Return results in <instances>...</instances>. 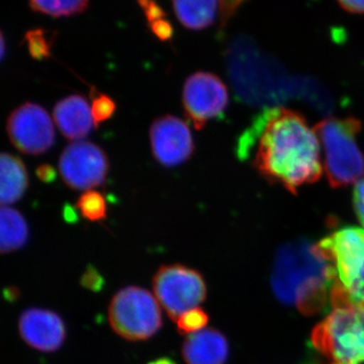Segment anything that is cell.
Instances as JSON below:
<instances>
[{"label": "cell", "instance_id": "1", "mask_svg": "<svg viewBox=\"0 0 364 364\" xmlns=\"http://www.w3.org/2000/svg\"><path fill=\"white\" fill-rule=\"evenodd\" d=\"M317 134L305 117L293 109H264L243 132L237 143V157L252 158L254 168L270 183L296 195L323 173Z\"/></svg>", "mask_w": 364, "mask_h": 364}, {"label": "cell", "instance_id": "2", "mask_svg": "<svg viewBox=\"0 0 364 364\" xmlns=\"http://www.w3.org/2000/svg\"><path fill=\"white\" fill-rule=\"evenodd\" d=\"M336 270L318 243L298 240L277 250L270 284L279 301L306 316L325 312L331 306Z\"/></svg>", "mask_w": 364, "mask_h": 364}, {"label": "cell", "instance_id": "3", "mask_svg": "<svg viewBox=\"0 0 364 364\" xmlns=\"http://www.w3.org/2000/svg\"><path fill=\"white\" fill-rule=\"evenodd\" d=\"M228 71L238 98L248 105L277 104L296 95V80L286 76L250 46L237 41L227 53Z\"/></svg>", "mask_w": 364, "mask_h": 364}, {"label": "cell", "instance_id": "4", "mask_svg": "<svg viewBox=\"0 0 364 364\" xmlns=\"http://www.w3.org/2000/svg\"><path fill=\"white\" fill-rule=\"evenodd\" d=\"M363 124L356 117H327L314 131L323 144L325 173L333 188H342L364 177V151L358 144Z\"/></svg>", "mask_w": 364, "mask_h": 364}, {"label": "cell", "instance_id": "5", "mask_svg": "<svg viewBox=\"0 0 364 364\" xmlns=\"http://www.w3.org/2000/svg\"><path fill=\"white\" fill-rule=\"evenodd\" d=\"M311 343L323 364H364V305L333 309L314 328Z\"/></svg>", "mask_w": 364, "mask_h": 364}, {"label": "cell", "instance_id": "6", "mask_svg": "<svg viewBox=\"0 0 364 364\" xmlns=\"http://www.w3.org/2000/svg\"><path fill=\"white\" fill-rule=\"evenodd\" d=\"M109 320L114 331L128 341L148 340L162 327L159 301L147 289L134 286L114 294Z\"/></svg>", "mask_w": 364, "mask_h": 364}, {"label": "cell", "instance_id": "7", "mask_svg": "<svg viewBox=\"0 0 364 364\" xmlns=\"http://www.w3.org/2000/svg\"><path fill=\"white\" fill-rule=\"evenodd\" d=\"M318 245L332 260L339 284L352 303L364 305V230L340 228Z\"/></svg>", "mask_w": 364, "mask_h": 364}, {"label": "cell", "instance_id": "8", "mask_svg": "<svg viewBox=\"0 0 364 364\" xmlns=\"http://www.w3.org/2000/svg\"><path fill=\"white\" fill-rule=\"evenodd\" d=\"M155 296L172 320L198 308L207 298V286L200 272L181 264L163 265L153 277Z\"/></svg>", "mask_w": 364, "mask_h": 364}, {"label": "cell", "instance_id": "9", "mask_svg": "<svg viewBox=\"0 0 364 364\" xmlns=\"http://www.w3.org/2000/svg\"><path fill=\"white\" fill-rule=\"evenodd\" d=\"M182 105L196 130H203L210 119L224 116L229 105L227 86L214 73L196 72L184 82Z\"/></svg>", "mask_w": 364, "mask_h": 364}, {"label": "cell", "instance_id": "10", "mask_svg": "<svg viewBox=\"0 0 364 364\" xmlns=\"http://www.w3.org/2000/svg\"><path fill=\"white\" fill-rule=\"evenodd\" d=\"M109 161L100 146L88 141L72 142L59 158V172L68 188L90 191L107 179Z\"/></svg>", "mask_w": 364, "mask_h": 364}, {"label": "cell", "instance_id": "11", "mask_svg": "<svg viewBox=\"0 0 364 364\" xmlns=\"http://www.w3.org/2000/svg\"><path fill=\"white\" fill-rule=\"evenodd\" d=\"M6 131L14 147L23 154L39 156L54 146L51 117L44 107L33 102H26L11 112Z\"/></svg>", "mask_w": 364, "mask_h": 364}, {"label": "cell", "instance_id": "12", "mask_svg": "<svg viewBox=\"0 0 364 364\" xmlns=\"http://www.w3.org/2000/svg\"><path fill=\"white\" fill-rule=\"evenodd\" d=\"M149 136L153 156L163 166H178L195 153L188 124L171 114L155 119L151 124Z\"/></svg>", "mask_w": 364, "mask_h": 364}, {"label": "cell", "instance_id": "13", "mask_svg": "<svg viewBox=\"0 0 364 364\" xmlns=\"http://www.w3.org/2000/svg\"><path fill=\"white\" fill-rule=\"evenodd\" d=\"M18 331L26 344L42 352L58 350L66 338L63 320L45 309H28L21 314Z\"/></svg>", "mask_w": 364, "mask_h": 364}, {"label": "cell", "instance_id": "14", "mask_svg": "<svg viewBox=\"0 0 364 364\" xmlns=\"http://www.w3.org/2000/svg\"><path fill=\"white\" fill-rule=\"evenodd\" d=\"M53 117L62 135L72 142L82 141L95 127L91 107L80 95L59 100L53 109Z\"/></svg>", "mask_w": 364, "mask_h": 364}, {"label": "cell", "instance_id": "15", "mask_svg": "<svg viewBox=\"0 0 364 364\" xmlns=\"http://www.w3.org/2000/svg\"><path fill=\"white\" fill-rule=\"evenodd\" d=\"M181 352L186 364H225L229 344L218 330H202L186 337Z\"/></svg>", "mask_w": 364, "mask_h": 364}, {"label": "cell", "instance_id": "16", "mask_svg": "<svg viewBox=\"0 0 364 364\" xmlns=\"http://www.w3.org/2000/svg\"><path fill=\"white\" fill-rule=\"evenodd\" d=\"M28 186V173L21 158L9 153L0 156V202L9 205L20 200Z\"/></svg>", "mask_w": 364, "mask_h": 364}, {"label": "cell", "instance_id": "17", "mask_svg": "<svg viewBox=\"0 0 364 364\" xmlns=\"http://www.w3.org/2000/svg\"><path fill=\"white\" fill-rule=\"evenodd\" d=\"M173 7L182 26L200 31L215 23L220 14V0H173Z\"/></svg>", "mask_w": 364, "mask_h": 364}, {"label": "cell", "instance_id": "18", "mask_svg": "<svg viewBox=\"0 0 364 364\" xmlns=\"http://www.w3.org/2000/svg\"><path fill=\"white\" fill-rule=\"evenodd\" d=\"M0 249L7 254L20 250L28 240V225L18 210L2 205L0 210Z\"/></svg>", "mask_w": 364, "mask_h": 364}, {"label": "cell", "instance_id": "19", "mask_svg": "<svg viewBox=\"0 0 364 364\" xmlns=\"http://www.w3.org/2000/svg\"><path fill=\"white\" fill-rule=\"evenodd\" d=\"M33 11L61 18L81 14L87 9L88 0H28Z\"/></svg>", "mask_w": 364, "mask_h": 364}, {"label": "cell", "instance_id": "20", "mask_svg": "<svg viewBox=\"0 0 364 364\" xmlns=\"http://www.w3.org/2000/svg\"><path fill=\"white\" fill-rule=\"evenodd\" d=\"M76 208L81 215L90 222H100L107 215V205L104 195L100 191H85L79 196Z\"/></svg>", "mask_w": 364, "mask_h": 364}, {"label": "cell", "instance_id": "21", "mask_svg": "<svg viewBox=\"0 0 364 364\" xmlns=\"http://www.w3.org/2000/svg\"><path fill=\"white\" fill-rule=\"evenodd\" d=\"M91 112H92L93 122L95 128H98L102 123L111 119L117 111V104L109 95L98 91L91 90Z\"/></svg>", "mask_w": 364, "mask_h": 364}, {"label": "cell", "instance_id": "22", "mask_svg": "<svg viewBox=\"0 0 364 364\" xmlns=\"http://www.w3.org/2000/svg\"><path fill=\"white\" fill-rule=\"evenodd\" d=\"M26 42L28 45V53L36 60H44L51 56L52 41L44 30L28 31L26 33Z\"/></svg>", "mask_w": 364, "mask_h": 364}, {"label": "cell", "instance_id": "23", "mask_svg": "<svg viewBox=\"0 0 364 364\" xmlns=\"http://www.w3.org/2000/svg\"><path fill=\"white\" fill-rule=\"evenodd\" d=\"M208 314L200 308L193 309L179 317L176 321L177 329L181 334H193L202 331L208 325Z\"/></svg>", "mask_w": 364, "mask_h": 364}, {"label": "cell", "instance_id": "24", "mask_svg": "<svg viewBox=\"0 0 364 364\" xmlns=\"http://www.w3.org/2000/svg\"><path fill=\"white\" fill-rule=\"evenodd\" d=\"M138 2L140 6L142 7L148 23H152L154 21L166 18V14L155 0H138Z\"/></svg>", "mask_w": 364, "mask_h": 364}, {"label": "cell", "instance_id": "25", "mask_svg": "<svg viewBox=\"0 0 364 364\" xmlns=\"http://www.w3.org/2000/svg\"><path fill=\"white\" fill-rule=\"evenodd\" d=\"M149 26L152 33L162 42H167L173 37V26L166 18L149 23Z\"/></svg>", "mask_w": 364, "mask_h": 364}, {"label": "cell", "instance_id": "26", "mask_svg": "<svg viewBox=\"0 0 364 364\" xmlns=\"http://www.w3.org/2000/svg\"><path fill=\"white\" fill-rule=\"evenodd\" d=\"M352 202H353L356 217L364 227V178L359 181L354 186Z\"/></svg>", "mask_w": 364, "mask_h": 364}, {"label": "cell", "instance_id": "27", "mask_svg": "<svg viewBox=\"0 0 364 364\" xmlns=\"http://www.w3.org/2000/svg\"><path fill=\"white\" fill-rule=\"evenodd\" d=\"M246 0H220V16L221 25H226L230 18L234 16L237 9L245 2Z\"/></svg>", "mask_w": 364, "mask_h": 364}, {"label": "cell", "instance_id": "28", "mask_svg": "<svg viewBox=\"0 0 364 364\" xmlns=\"http://www.w3.org/2000/svg\"><path fill=\"white\" fill-rule=\"evenodd\" d=\"M104 284L102 277L98 274L97 270L95 268H87L85 274L82 277L83 286L87 287V289H93V291H98Z\"/></svg>", "mask_w": 364, "mask_h": 364}, {"label": "cell", "instance_id": "29", "mask_svg": "<svg viewBox=\"0 0 364 364\" xmlns=\"http://www.w3.org/2000/svg\"><path fill=\"white\" fill-rule=\"evenodd\" d=\"M36 176L41 181L45 182V183H51L56 181L57 171L52 165L42 164L36 169Z\"/></svg>", "mask_w": 364, "mask_h": 364}, {"label": "cell", "instance_id": "30", "mask_svg": "<svg viewBox=\"0 0 364 364\" xmlns=\"http://www.w3.org/2000/svg\"><path fill=\"white\" fill-rule=\"evenodd\" d=\"M340 6L351 14H364V0H337Z\"/></svg>", "mask_w": 364, "mask_h": 364}, {"label": "cell", "instance_id": "31", "mask_svg": "<svg viewBox=\"0 0 364 364\" xmlns=\"http://www.w3.org/2000/svg\"><path fill=\"white\" fill-rule=\"evenodd\" d=\"M63 215L64 219L68 222H75L76 219H77L75 210H74V208L69 205H64Z\"/></svg>", "mask_w": 364, "mask_h": 364}, {"label": "cell", "instance_id": "32", "mask_svg": "<svg viewBox=\"0 0 364 364\" xmlns=\"http://www.w3.org/2000/svg\"><path fill=\"white\" fill-rule=\"evenodd\" d=\"M148 364H176L172 359L164 358H159L157 360L152 361V363Z\"/></svg>", "mask_w": 364, "mask_h": 364}, {"label": "cell", "instance_id": "33", "mask_svg": "<svg viewBox=\"0 0 364 364\" xmlns=\"http://www.w3.org/2000/svg\"><path fill=\"white\" fill-rule=\"evenodd\" d=\"M4 55H6V46H4V35L1 33V58H4Z\"/></svg>", "mask_w": 364, "mask_h": 364}]
</instances>
